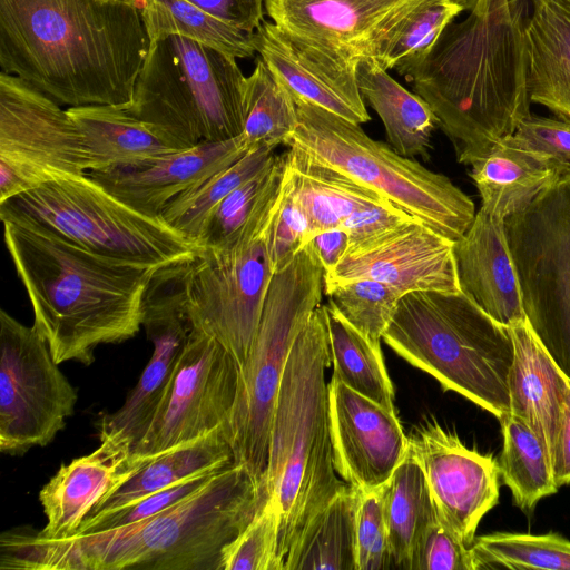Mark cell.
I'll use <instances>...</instances> for the list:
<instances>
[{
    "mask_svg": "<svg viewBox=\"0 0 570 570\" xmlns=\"http://www.w3.org/2000/svg\"><path fill=\"white\" fill-rule=\"evenodd\" d=\"M149 38L132 0H0V67L59 104L128 108Z\"/></svg>",
    "mask_w": 570,
    "mask_h": 570,
    "instance_id": "6da1fadb",
    "label": "cell"
},
{
    "mask_svg": "<svg viewBox=\"0 0 570 570\" xmlns=\"http://www.w3.org/2000/svg\"><path fill=\"white\" fill-rule=\"evenodd\" d=\"M428 58L405 79L433 110L456 159L472 165L530 114L525 22L518 0H464Z\"/></svg>",
    "mask_w": 570,
    "mask_h": 570,
    "instance_id": "7a4b0ae2",
    "label": "cell"
},
{
    "mask_svg": "<svg viewBox=\"0 0 570 570\" xmlns=\"http://www.w3.org/2000/svg\"><path fill=\"white\" fill-rule=\"evenodd\" d=\"M268 497L266 482L232 463L183 501L137 523L60 539L26 529L14 557L21 569L222 570L225 547Z\"/></svg>",
    "mask_w": 570,
    "mask_h": 570,
    "instance_id": "3957f363",
    "label": "cell"
},
{
    "mask_svg": "<svg viewBox=\"0 0 570 570\" xmlns=\"http://www.w3.org/2000/svg\"><path fill=\"white\" fill-rule=\"evenodd\" d=\"M2 224L33 326L58 364L89 366L97 346L136 336L146 288L161 266L109 258L48 232Z\"/></svg>",
    "mask_w": 570,
    "mask_h": 570,
    "instance_id": "277c9868",
    "label": "cell"
},
{
    "mask_svg": "<svg viewBox=\"0 0 570 570\" xmlns=\"http://www.w3.org/2000/svg\"><path fill=\"white\" fill-rule=\"evenodd\" d=\"M331 364L323 305L297 336L271 423L265 482L279 515L278 558L345 485L335 469L325 371Z\"/></svg>",
    "mask_w": 570,
    "mask_h": 570,
    "instance_id": "5b68a950",
    "label": "cell"
},
{
    "mask_svg": "<svg viewBox=\"0 0 570 570\" xmlns=\"http://www.w3.org/2000/svg\"><path fill=\"white\" fill-rule=\"evenodd\" d=\"M382 340L402 358L492 414L509 413L513 343L508 326L462 289L404 294Z\"/></svg>",
    "mask_w": 570,
    "mask_h": 570,
    "instance_id": "8992f818",
    "label": "cell"
},
{
    "mask_svg": "<svg viewBox=\"0 0 570 570\" xmlns=\"http://www.w3.org/2000/svg\"><path fill=\"white\" fill-rule=\"evenodd\" d=\"M298 124L291 146L377 193L436 233L456 242L475 216L471 198L446 176L370 138L358 124L295 100Z\"/></svg>",
    "mask_w": 570,
    "mask_h": 570,
    "instance_id": "52a82bcc",
    "label": "cell"
},
{
    "mask_svg": "<svg viewBox=\"0 0 570 570\" xmlns=\"http://www.w3.org/2000/svg\"><path fill=\"white\" fill-rule=\"evenodd\" d=\"M2 222L57 235L114 259L166 266L200 247L160 216L128 206L89 174L58 179L0 203Z\"/></svg>",
    "mask_w": 570,
    "mask_h": 570,
    "instance_id": "ba28073f",
    "label": "cell"
},
{
    "mask_svg": "<svg viewBox=\"0 0 570 570\" xmlns=\"http://www.w3.org/2000/svg\"><path fill=\"white\" fill-rule=\"evenodd\" d=\"M245 78L236 58L168 36L150 41L127 109L184 148L230 139L243 130Z\"/></svg>",
    "mask_w": 570,
    "mask_h": 570,
    "instance_id": "9c48e42d",
    "label": "cell"
},
{
    "mask_svg": "<svg viewBox=\"0 0 570 570\" xmlns=\"http://www.w3.org/2000/svg\"><path fill=\"white\" fill-rule=\"evenodd\" d=\"M324 271L306 244L272 277L261 321L239 370L236 401L223 428L236 464L265 482L268 440L278 390L292 347L320 306Z\"/></svg>",
    "mask_w": 570,
    "mask_h": 570,
    "instance_id": "30bf717a",
    "label": "cell"
},
{
    "mask_svg": "<svg viewBox=\"0 0 570 570\" xmlns=\"http://www.w3.org/2000/svg\"><path fill=\"white\" fill-rule=\"evenodd\" d=\"M531 328L570 379V170L504 218Z\"/></svg>",
    "mask_w": 570,
    "mask_h": 570,
    "instance_id": "8fae6325",
    "label": "cell"
},
{
    "mask_svg": "<svg viewBox=\"0 0 570 570\" xmlns=\"http://www.w3.org/2000/svg\"><path fill=\"white\" fill-rule=\"evenodd\" d=\"M279 195V194H278ZM278 196L225 248H200L191 261L188 312L193 327L246 361L274 275L267 230Z\"/></svg>",
    "mask_w": 570,
    "mask_h": 570,
    "instance_id": "7c38bea8",
    "label": "cell"
},
{
    "mask_svg": "<svg viewBox=\"0 0 570 570\" xmlns=\"http://www.w3.org/2000/svg\"><path fill=\"white\" fill-rule=\"evenodd\" d=\"M37 328L0 311V451L46 446L73 414L77 392Z\"/></svg>",
    "mask_w": 570,
    "mask_h": 570,
    "instance_id": "4fadbf2b",
    "label": "cell"
},
{
    "mask_svg": "<svg viewBox=\"0 0 570 570\" xmlns=\"http://www.w3.org/2000/svg\"><path fill=\"white\" fill-rule=\"evenodd\" d=\"M67 109L23 79L0 73V203L43 184L87 175Z\"/></svg>",
    "mask_w": 570,
    "mask_h": 570,
    "instance_id": "5bb4252c",
    "label": "cell"
},
{
    "mask_svg": "<svg viewBox=\"0 0 570 570\" xmlns=\"http://www.w3.org/2000/svg\"><path fill=\"white\" fill-rule=\"evenodd\" d=\"M239 370L223 345L193 327L132 455L149 459L224 428Z\"/></svg>",
    "mask_w": 570,
    "mask_h": 570,
    "instance_id": "9a60e30c",
    "label": "cell"
},
{
    "mask_svg": "<svg viewBox=\"0 0 570 570\" xmlns=\"http://www.w3.org/2000/svg\"><path fill=\"white\" fill-rule=\"evenodd\" d=\"M193 259L161 266L153 275L144 296L141 326L154 351L124 404L101 416L100 440L116 439L132 450L145 431L193 328L188 312Z\"/></svg>",
    "mask_w": 570,
    "mask_h": 570,
    "instance_id": "2e32d148",
    "label": "cell"
},
{
    "mask_svg": "<svg viewBox=\"0 0 570 570\" xmlns=\"http://www.w3.org/2000/svg\"><path fill=\"white\" fill-rule=\"evenodd\" d=\"M438 517L466 546L482 518L499 502V463L491 454L468 448L435 421H425L409 436Z\"/></svg>",
    "mask_w": 570,
    "mask_h": 570,
    "instance_id": "e0dca14e",
    "label": "cell"
},
{
    "mask_svg": "<svg viewBox=\"0 0 570 570\" xmlns=\"http://www.w3.org/2000/svg\"><path fill=\"white\" fill-rule=\"evenodd\" d=\"M455 242L415 220L364 246L348 249L323 275V291L360 278L379 281L402 296L417 291H461Z\"/></svg>",
    "mask_w": 570,
    "mask_h": 570,
    "instance_id": "ac0fdd59",
    "label": "cell"
},
{
    "mask_svg": "<svg viewBox=\"0 0 570 570\" xmlns=\"http://www.w3.org/2000/svg\"><path fill=\"white\" fill-rule=\"evenodd\" d=\"M422 0H264L281 29L357 63L376 59Z\"/></svg>",
    "mask_w": 570,
    "mask_h": 570,
    "instance_id": "d6986e66",
    "label": "cell"
},
{
    "mask_svg": "<svg viewBox=\"0 0 570 570\" xmlns=\"http://www.w3.org/2000/svg\"><path fill=\"white\" fill-rule=\"evenodd\" d=\"M328 413L335 469L348 485L372 490L385 484L409 450L397 419L332 376Z\"/></svg>",
    "mask_w": 570,
    "mask_h": 570,
    "instance_id": "ffe728a7",
    "label": "cell"
},
{
    "mask_svg": "<svg viewBox=\"0 0 570 570\" xmlns=\"http://www.w3.org/2000/svg\"><path fill=\"white\" fill-rule=\"evenodd\" d=\"M253 43L295 100L358 125L371 119L357 85V63L266 20L254 31Z\"/></svg>",
    "mask_w": 570,
    "mask_h": 570,
    "instance_id": "44dd1931",
    "label": "cell"
},
{
    "mask_svg": "<svg viewBox=\"0 0 570 570\" xmlns=\"http://www.w3.org/2000/svg\"><path fill=\"white\" fill-rule=\"evenodd\" d=\"M252 149L239 135L203 141L140 165L89 175L128 206L148 216H160L178 195L233 165Z\"/></svg>",
    "mask_w": 570,
    "mask_h": 570,
    "instance_id": "7402d4cb",
    "label": "cell"
},
{
    "mask_svg": "<svg viewBox=\"0 0 570 570\" xmlns=\"http://www.w3.org/2000/svg\"><path fill=\"white\" fill-rule=\"evenodd\" d=\"M149 459L136 458L128 443L107 438L89 454L61 465L39 492L46 539L72 535L87 515L130 479Z\"/></svg>",
    "mask_w": 570,
    "mask_h": 570,
    "instance_id": "603a6c76",
    "label": "cell"
},
{
    "mask_svg": "<svg viewBox=\"0 0 570 570\" xmlns=\"http://www.w3.org/2000/svg\"><path fill=\"white\" fill-rule=\"evenodd\" d=\"M454 253L461 289L484 312L505 326L525 318L504 218L481 207Z\"/></svg>",
    "mask_w": 570,
    "mask_h": 570,
    "instance_id": "cb8c5ba5",
    "label": "cell"
},
{
    "mask_svg": "<svg viewBox=\"0 0 570 570\" xmlns=\"http://www.w3.org/2000/svg\"><path fill=\"white\" fill-rule=\"evenodd\" d=\"M513 361L508 377L509 413L541 440L553 463L570 379L540 342L527 318L508 326Z\"/></svg>",
    "mask_w": 570,
    "mask_h": 570,
    "instance_id": "d4e9b609",
    "label": "cell"
},
{
    "mask_svg": "<svg viewBox=\"0 0 570 570\" xmlns=\"http://www.w3.org/2000/svg\"><path fill=\"white\" fill-rule=\"evenodd\" d=\"M67 111L81 135L88 174L140 165L184 149L127 108L89 105Z\"/></svg>",
    "mask_w": 570,
    "mask_h": 570,
    "instance_id": "484cf974",
    "label": "cell"
},
{
    "mask_svg": "<svg viewBox=\"0 0 570 570\" xmlns=\"http://www.w3.org/2000/svg\"><path fill=\"white\" fill-rule=\"evenodd\" d=\"M471 167L481 207L501 218L525 208L570 170L568 165L519 146L511 136Z\"/></svg>",
    "mask_w": 570,
    "mask_h": 570,
    "instance_id": "4316f807",
    "label": "cell"
},
{
    "mask_svg": "<svg viewBox=\"0 0 570 570\" xmlns=\"http://www.w3.org/2000/svg\"><path fill=\"white\" fill-rule=\"evenodd\" d=\"M525 22L531 101L570 122V0H531Z\"/></svg>",
    "mask_w": 570,
    "mask_h": 570,
    "instance_id": "83f0119b",
    "label": "cell"
},
{
    "mask_svg": "<svg viewBox=\"0 0 570 570\" xmlns=\"http://www.w3.org/2000/svg\"><path fill=\"white\" fill-rule=\"evenodd\" d=\"M285 155L284 178L305 219L307 242L318 233L342 227L354 214L384 198L317 164L294 146H289Z\"/></svg>",
    "mask_w": 570,
    "mask_h": 570,
    "instance_id": "f1b7e54d",
    "label": "cell"
},
{
    "mask_svg": "<svg viewBox=\"0 0 570 570\" xmlns=\"http://www.w3.org/2000/svg\"><path fill=\"white\" fill-rule=\"evenodd\" d=\"M356 77L361 95L382 120L392 148L404 157L429 159L438 125L429 104L400 85L374 58L357 62Z\"/></svg>",
    "mask_w": 570,
    "mask_h": 570,
    "instance_id": "f546056e",
    "label": "cell"
},
{
    "mask_svg": "<svg viewBox=\"0 0 570 570\" xmlns=\"http://www.w3.org/2000/svg\"><path fill=\"white\" fill-rule=\"evenodd\" d=\"M361 490L346 484L302 528L283 570H357L355 518Z\"/></svg>",
    "mask_w": 570,
    "mask_h": 570,
    "instance_id": "4dcf8cb0",
    "label": "cell"
},
{
    "mask_svg": "<svg viewBox=\"0 0 570 570\" xmlns=\"http://www.w3.org/2000/svg\"><path fill=\"white\" fill-rule=\"evenodd\" d=\"M235 463L233 450L219 428L199 439L150 458L130 479L87 515L110 512L166 489L197 473Z\"/></svg>",
    "mask_w": 570,
    "mask_h": 570,
    "instance_id": "1f68e13d",
    "label": "cell"
},
{
    "mask_svg": "<svg viewBox=\"0 0 570 570\" xmlns=\"http://www.w3.org/2000/svg\"><path fill=\"white\" fill-rule=\"evenodd\" d=\"M333 377L356 393L395 412L394 389L381 345L353 326L332 301L323 305Z\"/></svg>",
    "mask_w": 570,
    "mask_h": 570,
    "instance_id": "d6a6232c",
    "label": "cell"
},
{
    "mask_svg": "<svg viewBox=\"0 0 570 570\" xmlns=\"http://www.w3.org/2000/svg\"><path fill=\"white\" fill-rule=\"evenodd\" d=\"M384 511L392 566L410 570L416 537L436 513L425 475L410 446L384 484Z\"/></svg>",
    "mask_w": 570,
    "mask_h": 570,
    "instance_id": "836d02e7",
    "label": "cell"
},
{
    "mask_svg": "<svg viewBox=\"0 0 570 570\" xmlns=\"http://www.w3.org/2000/svg\"><path fill=\"white\" fill-rule=\"evenodd\" d=\"M499 422L503 436L498 461L500 479L510 489L513 504L530 512L541 499L559 489L550 456L541 440L521 420L507 414Z\"/></svg>",
    "mask_w": 570,
    "mask_h": 570,
    "instance_id": "e575fe53",
    "label": "cell"
},
{
    "mask_svg": "<svg viewBox=\"0 0 570 570\" xmlns=\"http://www.w3.org/2000/svg\"><path fill=\"white\" fill-rule=\"evenodd\" d=\"M140 3L149 41L180 36L236 59L256 52L254 32L229 26L187 0H141Z\"/></svg>",
    "mask_w": 570,
    "mask_h": 570,
    "instance_id": "d590c367",
    "label": "cell"
},
{
    "mask_svg": "<svg viewBox=\"0 0 570 570\" xmlns=\"http://www.w3.org/2000/svg\"><path fill=\"white\" fill-rule=\"evenodd\" d=\"M297 124L294 98L258 58L244 81L242 137L253 149L291 146Z\"/></svg>",
    "mask_w": 570,
    "mask_h": 570,
    "instance_id": "8d00e7d4",
    "label": "cell"
},
{
    "mask_svg": "<svg viewBox=\"0 0 570 570\" xmlns=\"http://www.w3.org/2000/svg\"><path fill=\"white\" fill-rule=\"evenodd\" d=\"M275 157L273 148L252 149L233 165L178 195L163 209L160 217L199 246L215 207L238 186L269 166Z\"/></svg>",
    "mask_w": 570,
    "mask_h": 570,
    "instance_id": "74e56055",
    "label": "cell"
},
{
    "mask_svg": "<svg viewBox=\"0 0 570 570\" xmlns=\"http://www.w3.org/2000/svg\"><path fill=\"white\" fill-rule=\"evenodd\" d=\"M472 570H570V541L559 533L493 532L475 537L469 547Z\"/></svg>",
    "mask_w": 570,
    "mask_h": 570,
    "instance_id": "f35d334b",
    "label": "cell"
},
{
    "mask_svg": "<svg viewBox=\"0 0 570 570\" xmlns=\"http://www.w3.org/2000/svg\"><path fill=\"white\" fill-rule=\"evenodd\" d=\"M465 10L464 0H422L404 18L375 59L407 77L430 55L445 28Z\"/></svg>",
    "mask_w": 570,
    "mask_h": 570,
    "instance_id": "ab89813d",
    "label": "cell"
},
{
    "mask_svg": "<svg viewBox=\"0 0 570 570\" xmlns=\"http://www.w3.org/2000/svg\"><path fill=\"white\" fill-rule=\"evenodd\" d=\"M286 155L274 161L224 198L210 214L200 248H225L232 245L254 217L274 199L282 186Z\"/></svg>",
    "mask_w": 570,
    "mask_h": 570,
    "instance_id": "60d3db41",
    "label": "cell"
},
{
    "mask_svg": "<svg viewBox=\"0 0 570 570\" xmlns=\"http://www.w3.org/2000/svg\"><path fill=\"white\" fill-rule=\"evenodd\" d=\"M324 293L353 326L377 345L402 297L390 285L370 278L341 283Z\"/></svg>",
    "mask_w": 570,
    "mask_h": 570,
    "instance_id": "b9f144b4",
    "label": "cell"
},
{
    "mask_svg": "<svg viewBox=\"0 0 570 570\" xmlns=\"http://www.w3.org/2000/svg\"><path fill=\"white\" fill-rule=\"evenodd\" d=\"M278 535L279 515L267 499L246 528L225 547L222 570H283Z\"/></svg>",
    "mask_w": 570,
    "mask_h": 570,
    "instance_id": "7bdbcfd3",
    "label": "cell"
},
{
    "mask_svg": "<svg viewBox=\"0 0 570 570\" xmlns=\"http://www.w3.org/2000/svg\"><path fill=\"white\" fill-rule=\"evenodd\" d=\"M224 468L197 473L125 507L107 513L87 517L73 534L112 530L155 517L199 490L215 473Z\"/></svg>",
    "mask_w": 570,
    "mask_h": 570,
    "instance_id": "ee69618b",
    "label": "cell"
},
{
    "mask_svg": "<svg viewBox=\"0 0 570 570\" xmlns=\"http://www.w3.org/2000/svg\"><path fill=\"white\" fill-rule=\"evenodd\" d=\"M355 535L357 570L393 568L384 511V484L372 490H361Z\"/></svg>",
    "mask_w": 570,
    "mask_h": 570,
    "instance_id": "f6af8a7d",
    "label": "cell"
},
{
    "mask_svg": "<svg viewBox=\"0 0 570 570\" xmlns=\"http://www.w3.org/2000/svg\"><path fill=\"white\" fill-rule=\"evenodd\" d=\"M307 244L305 219L283 176L267 230V249L273 273L283 269Z\"/></svg>",
    "mask_w": 570,
    "mask_h": 570,
    "instance_id": "bcb514c9",
    "label": "cell"
},
{
    "mask_svg": "<svg viewBox=\"0 0 570 570\" xmlns=\"http://www.w3.org/2000/svg\"><path fill=\"white\" fill-rule=\"evenodd\" d=\"M410 570H472L469 547L435 513L416 537Z\"/></svg>",
    "mask_w": 570,
    "mask_h": 570,
    "instance_id": "7dc6e473",
    "label": "cell"
},
{
    "mask_svg": "<svg viewBox=\"0 0 570 570\" xmlns=\"http://www.w3.org/2000/svg\"><path fill=\"white\" fill-rule=\"evenodd\" d=\"M415 220L417 219L383 198L354 214L341 228L348 235V250L370 244Z\"/></svg>",
    "mask_w": 570,
    "mask_h": 570,
    "instance_id": "c3c4849f",
    "label": "cell"
},
{
    "mask_svg": "<svg viewBox=\"0 0 570 570\" xmlns=\"http://www.w3.org/2000/svg\"><path fill=\"white\" fill-rule=\"evenodd\" d=\"M512 140L530 150L570 166V122L530 116L517 128Z\"/></svg>",
    "mask_w": 570,
    "mask_h": 570,
    "instance_id": "681fc988",
    "label": "cell"
},
{
    "mask_svg": "<svg viewBox=\"0 0 570 570\" xmlns=\"http://www.w3.org/2000/svg\"><path fill=\"white\" fill-rule=\"evenodd\" d=\"M220 21L254 32L263 19L264 0H187Z\"/></svg>",
    "mask_w": 570,
    "mask_h": 570,
    "instance_id": "f907efd6",
    "label": "cell"
},
{
    "mask_svg": "<svg viewBox=\"0 0 570 570\" xmlns=\"http://www.w3.org/2000/svg\"><path fill=\"white\" fill-rule=\"evenodd\" d=\"M307 244L312 247L324 274L332 272L347 252L350 239L341 228H332L313 236Z\"/></svg>",
    "mask_w": 570,
    "mask_h": 570,
    "instance_id": "816d5d0a",
    "label": "cell"
},
{
    "mask_svg": "<svg viewBox=\"0 0 570 570\" xmlns=\"http://www.w3.org/2000/svg\"><path fill=\"white\" fill-rule=\"evenodd\" d=\"M552 468L554 479L559 488L570 484V387L566 401Z\"/></svg>",
    "mask_w": 570,
    "mask_h": 570,
    "instance_id": "f5cc1de1",
    "label": "cell"
},
{
    "mask_svg": "<svg viewBox=\"0 0 570 570\" xmlns=\"http://www.w3.org/2000/svg\"><path fill=\"white\" fill-rule=\"evenodd\" d=\"M520 3L525 6L528 9L531 7V0H518Z\"/></svg>",
    "mask_w": 570,
    "mask_h": 570,
    "instance_id": "db71d44e",
    "label": "cell"
},
{
    "mask_svg": "<svg viewBox=\"0 0 570 570\" xmlns=\"http://www.w3.org/2000/svg\"><path fill=\"white\" fill-rule=\"evenodd\" d=\"M132 1L141 2V0H132Z\"/></svg>",
    "mask_w": 570,
    "mask_h": 570,
    "instance_id": "11a10c76",
    "label": "cell"
}]
</instances>
